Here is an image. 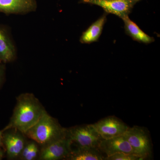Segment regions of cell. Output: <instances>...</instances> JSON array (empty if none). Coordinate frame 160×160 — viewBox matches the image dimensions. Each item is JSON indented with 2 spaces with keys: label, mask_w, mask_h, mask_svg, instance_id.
Returning <instances> with one entry per match:
<instances>
[{
  "label": "cell",
  "mask_w": 160,
  "mask_h": 160,
  "mask_svg": "<svg viewBox=\"0 0 160 160\" xmlns=\"http://www.w3.org/2000/svg\"><path fill=\"white\" fill-rule=\"evenodd\" d=\"M26 137L21 132L14 129L3 131L2 140L4 149L7 159H18L26 145Z\"/></svg>",
  "instance_id": "5b68a950"
},
{
  "label": "cell",
  "mask_w": 160,
  "mask_h": 160,
  "mask_svg": "<svg viewBox=\"0 0 160 160\" xmlns=\"http://www.w3.org/2000/svg\"><path fill=\"white\" fill-rule=\"evenodd\" d=\"M2 135L3 131L2 130H0V147H2L3 149H4L3 144Z\"/></svg>",
  "instance_id": "d6986e66"
},
{
  "label": "cell",
  "mask_w": 160,
  "mask_h": 160,
  "mask_svg": "<svg viewBox=\"0 0 160 160\" xmlns=\"http://www.w3.org/2000/svg\"><path fill=\"white\" fill-rule=\"evenodd\" d=\"M5 150L2 147H0V160L2 159L5 155Z\"/></svg>",
  "instance_id": "ac0fdd59"
},
{
  "label": "cell",
  "mask_w": 160,
  "mask_h": 160,
  "mask_svg": "<svg viewBox=\"0 0 160 160\" xmlns=\"http://www.w3.org/2000/svg\"><path fill=\"white\" fill-rule=\"evenodd\" d=\"M6 69L5 64L0 62V88L5 80Z\"/></svg>",
  "instance_id": "e0dca14e"
},
{
  "label": "cell",
  "mask_w": 160,
  "mask_h": 160,
  "mask_svg": "<svg viewBox=\"0 0 160 160\" xmlns=\"http://www.w3.org/2000/svg\"><path fill=\"white\" fill-rule=\"evenodd\" d=\"M102 154L98 148H79L72 150L67 160H103Z\"/></svg>",
  "instance_id": "5bb4252c"
},
{
  "label": "cell",
  "mask_w": 160,
  "mask_h": 160,
  "mask_svg": "<svg viewBox=\"0 0 160 160\" xmlns=\"http://www.w3.org/2000/svg\"><path fill=\"white\" fill-rule=\"evenodd\" d=\"M66 137L70 141L71 146L73 145L76 146V148L73 149L86 147L98 148L102 139L92 124L66 128Z\"/></svg>",
  "instance_id": "277c9868"
},
{
  "label": "cell",
  "mask_w": 160,
  "mask_h": 160,
  "mask_svg": "<svg viewBox=\"0 0 160 160\" xmlns=\"http://www.w3.org/2000/svg\"><path fill=\"white\" fill-rule=\"evenodd\" d=\"M92 125L104 139L122 135L129 128L126 123L114 116L104 118Z\"/></svg>",
  "instance_id": "52a82bcc"
},
{
  "label": "cell",
  "mask_w": 160,
  "mask_h": 160,
  "mask_svg": "<svg viewBox=\"0 0 160 160\" xmlns=\"http://www.w3.org/2000/svg\"><path fill=\"white\" fill-rule=\"evenodd\" d=\"M140 0H82L83 2L97 5L106 12L116 15L122 19L128 16L136 3Z\"/></svg>",
  "instance_id": "ba28073f"
},
{
  "label": "cell",
  "mask_w": 160,
  "mask_h": 160,
  "mask_svg": "<svg viewBox=\"0 0 160 160\" xmlns=\"http://www.w3.org/2000/svg\"><path fill=\"white\" fill-rule=\"evenodd\" d=\"M98 148L102 153L106 154V157L119 152L134 154L131 146L124 135L108 139H102Z\"/></svg>",
  "instance_id": "9c48e42d"
},
{
  "label": "cell",
  "mask_w": 160,
  "mask_h": 160,
  "mask_svg": "<svg viewBox=\"0 0 160 160\" xmlns=\"http://www.w3.org/2000/svg\"><path fill=\"white\" fill-rule=\"evenodd\" d=\"M106 20V15H103L83 32L80 38V42L83 44H90L97 42L102 34Z\"/></svg>",
  "instance_id": "7c38bea8"
},
{
  "label": "cell",
  "mask_w": 160,
  "mask_h": 160,
  "mask_svg": "<svg viewBox=\"0 0 160 160\" xmlns=\"http://www.w3.org/2000/svg\"><path fill=\"white\" fill-rule=\"evenodd\" d=\"M104 160H142V159L136 155L132 153L119 152L106 157Z\"/></svg>",
  "instance_id": "2e32d148"
},
{
  "label": "cell",
  "mask_w": 160,
  "mask_h": 160,
  "mask_svg": "<svg viewBox=\"0 0 160 160\" xmlns=\"http://www.w3.org/2000/svg\"><path fill=\"white\" fill-rule=\"evenodd\" d=\"M46 109L39 100L31 93H24L17 98V103L9 124L2 131L10 129L25 133L36 124Z\"/></svg>",
  "instance_id": "6da1fadb"
},
{
  "label": "cell",
  "mask_w": 160,
  "mask_h": 160,
  "mask_svg": "<svg viewBox=\"0 0 160 160\" xmlns=\"http://www.w3.org/2000/svg\"><path fill=\"white\" fill-rule=\"evenodd\" d=\"M124 135L131 146L134 154L142 160L151 157L152 145L147 129L138 126L129 127Z\"/></svg>",
  "instance_id": "3957f363"
},
{
  "label": "cell",
  "mask_w": 160,
  "mask_h": 160,
  "mask_svg": "<svg viewBox=\"0 0 160 160\" xmlns=\"http://www.w3.org/2000/svg\"><path fill=\"white\" fill-rule=\"evenodd\" d=\"M66 128L61 126L56 119L46 111L25 135L26 138L33 140L42 147L66 137Z\"/></svg>",
  "instance_id": "7a4b0ae2"
},
{
  "label": "cell",
  "mask_w": 160,
  "mask_h": 160,
  "mask_svg": "<svg viewBox=\"0 0 160 160\" xmlns=\"http://www.w3.org/2000/svg\"><path fill=\"white\" fill-rule=\"evenodd\" d=\"M39 146L33 140L27 141L18 159L22 160H34L38 159L40 151Z\"/></svg>",
  "instance_id": "9a60e30c"
},
{
  "label": "cell",
  "mask_w": 160,
  "mask_h": 160,
  "mask_svg": "<svg viewBox=\"0 0 160 160\" xmlns=\"http://www.w3.org/2000/svg\"><path fill=\"white\" fill-rule=\"evenodd\" d=\"M72 151L70 141L65 137L41 147L38 159L67 160Z\"/></svg>",
  "instance_id": "8992f818"
},
{
  "label": "cell",
  "mask_w": 160,
  "mask_h": 160,
  "mask_svg": "<svg viewBox=\"0 0 160 160\" xmlns=\"http://www.w3.org/2000/svg\"><path fill=\"white\" fill-rule=\"evenodd\" d=\"M36 0H0V12L6 14H25L35 11Z\"/></svg>",
  "instance_id": "30bf717a"
},
{
  "label": "cell",
  "mask_w": 160,
  "mask_h": 160,
  "mask_svg": "<svg viewBox=\"0 0 160 160\" xmlns=\"http://www.w3.org/2000/svg\"><path fill=\"white\" fill-rule=\"evenodd\" d=\"M17 55L16 48L9 30L0 25V62H12L16 59Z\"/></svg>",
  "instance_id": "8fae6325"
},
{
  "label": "cell",
  "mask_w": 160,
  "mask_h": 160,
  "mask_svg": "<svg viewBox=\"0 0 160 160\" xmlns=\"http://www.w3.org/2000/svg\"><path fill=\"white\" fill-rule=\"evenodd\" d=\"M122 19L125 24L126 33L135 41L145 44H149L154 42L153 38L150 37L142 31L134 22L129 18V17L126 16Z\"/></svg>",
  "instance_id": "4fadbf2b"
}]
</instances>
